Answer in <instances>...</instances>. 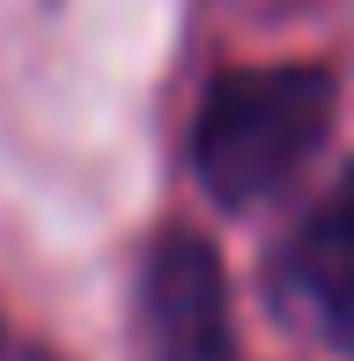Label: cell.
<instances>
[{"label": "cell", "mask_w": 354, "mask_h": 361, "mask_svg": "<svg viewBox=\"0 0 354 361\" xmlns=\"http://www.w3.org/2000/svg\"><path fill=\"white\" fill-rule=\"evenodd\" d=\"M140 347L148 361H236L229 273L214 243L192 228H163L140 266Z\"/></svg>", "instance_id": "2"}, {"label": "cell", "mask_w": 354, "mask_h": 361, "mask_svg": "<svg viewBox=\"0 0 354 361\" xmlns=\"http://www.w3.org/2000/svg\"><path fill=\"white\" fill-rule=\"evenodd\" d=\"M266 288H273V310H288V324L354 354V170L273 251Z\"/></svg>", "instance_id": "3"}, {"label": "cell", "mask_w": 354, "mask_h": 361, "mask_svg": "<svg viewBox=\"0 0 354 361\" xmlns=\"http://www.w3.org/2000/svg\"><path fill=\"white\" fill-rule=\"evenodd\" d=\"M340 81L332 67H229L207 81L192 162L221 207H259L325 147Z\"/></svg>", "instance_id": "1"}, {"label": "cell", "mask_w": 354, "mask_h": 361, "mask_svg": "<svg viewBox=\"0 0 354 361\" xmlns=\"http://www.w3.org/2000/svg\"><path fill=\"white\" fill-rule=\"evenodd\" d=\"M15 361H59V354H44V347H30V354H15Z\"/></svg>", "instance_id": "4"}]
</instances>
